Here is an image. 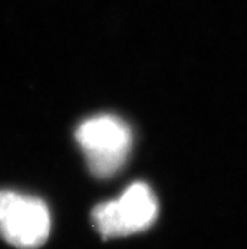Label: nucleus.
<instances>
[{
  "instance_id": "f03ea898",
  "label": "nucleus",
  "mask_w": 247,
  "mask_h": 249,
  "mask_svg": "<svg viewBox=\"0 0 247 249\" xmlns=\"http://www.w3.org/2000/svg\"><path fill=\"white\" fill-rule=\"evenodd\" d=\"M158 215V201L143 182L128 187L112 201L101 203L93 211V222L103 237H122L149 229Z\"/></svg>"
},
{
  "instance_id": "f257e3e1",
  "label": "nucleus",
  "mask_w": 247,
  "mask_h": 249,
  "mask_svg": "<svg viewBox=\"0 0 247 249\" xmlns=\"http://www.w3.org/2000/svg\"><path fill=\"white\" fill-rule=\"evenodd\" d=\"M75 136L94 176L110 178L125 166L132 136L121 118L114 115L93 117L76 128Z\"/></svg>"
},
{
  "instance_id": "7ed1b4c3",
  "label": "nucleus",
  "mask_w": 247,
  "mask_h": 249,
  "mask_svg": "<svg viewBox=\"0 0 247 249\" xmlns=\"http://www.w3.org/2000/svg\"><path fill=\"white\" fill-rule=\"evenodd\" d=\"M51 215L47 205L32 196L0 191V237L19 249H34L47 242Z\"/></svg>"
}]
</instances>
